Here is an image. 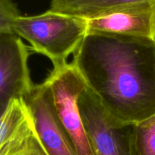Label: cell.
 <instances>
[{
    "mask_svg": "<svg viewBox=\"0 0 155 155\" xmlns=\"http://www.w3.org/2000/svg\"><path fill=\"white\" fill-rule=\"evenodd\" d=\"M72 64L106 112L135 124L155 115V42L88 33Z\"/></svg>",
    "mask_w": 155,
    "mask_h": 155,
    "instance_id": "6da1fadb",
    "label": "cell"
},
{
    "mask_svg": "<svg viewBox=\"0 0 155 155\" xmlns=\"http://www.w3.org/2000/svg\"><path fill=\"white\" fill-rule=\"evenodd\" d=\"M15 34L30 43L29 49L43 54L53 68L68 64L88 33L86 18L48 10L40 15L18 17L13 27Z\"/></svg>",
    "mask_w": 155,
    "mask_h": 155,
    "instance_id": "7a4b0ae2",
    "label": "cell"
},
{
    "mask_svg": "<svg viewBox=\"0 0 155 155\" xmlns=\"http://www.w3.org/2000/svg\"><path fill=\"white\" fill-rule=\"evenodd\" d=\"M44 81L51 92L58 119L77 155H95L78 105L86 84L74 65L53 68Z\"/></svg>",
    "mask_w": 155,
    "mask_h": 155,
    "instance_id": "3957f363",
    "label": "cell"
},
{
    "mask_svg": "<svg viewBox=\"0 0 155 155\" xmlns=\"http://www.w3.org/2000/svg\"><path fill=\"white\" fill-rule=\"evenodd\" d=\"M80 114L95 155H132L133 124L112 118L87 87L78 100Z\"/></svg>",
    "mask_w": 155,
    "mask_h": 155,
    "instance_id": "277c9868",
    "label": "cell"
},
{
    "mask_svg": "<svg viewBox=\"0 0 155 155\" xmlns=\"http://www.w3.org/2000/svg\"><path fill=\"white\" fill-rule=\"evenodd\" d=\"M36 134L47 155H77L58 119L51 92L45 81L34 85L23 98Z\"/></svg>",
    "mask_w": 155,
    "mask_h": 155,
    "instance_id": "5b68a950",
    "label": "cell"
},
{
    "mask_svg": "<svg viewBox=\"0 0 155 155\" xmlns=\"http://www.w3.org/2000/svg\"><path fill=\"white\" fill-rule=\"evenodd\" d=\"M29 56V47L21 38L0 33V116L13 98H23L33 87Z\"/></svg>",
    "mask_w": 155,
    "mask_h": 155,
    "instance_id": "8992f818",
    "label": "cell"
},
{
    "mask_svg": "<svg viewBox=\"0 0 155 155\" xmlns=\"http://www.w3.org/2000/svg\"><path fill=\"white\" fill-rule=\"evenodd\" d=\"M86 21L88 33L121 35L155 42V0L115 8Z\"/></svg>",
    "mask_w": 155,
    "mask_h": 155,
    "instance_id": "52a82bcc",
    "label": "cell"
},
{
    "mask_svg": "<svg viewBox=\"0 0 155 155\" xmlns=\"http://www.w3.org/2000/svg\"><path fill=\"white\" fill-rule=\"evenodd\" d=\"M151 0H51L50 10L82 18H91L110 9Z\"/></svg>",
    "mask_w": 155,
    "mask_h": 155,
    "instance_id": "ba28073f",
    "label": "cell"
},
{
    "mask_svg": "<svg viewBox=\"0 0 155 155\" xmlns=\"http://www.w3.org/2000/svg\"><path fill=\"white\" fill-rule=\"evenodd\" d=\"M30 120L31 116L24 100L13 98L0 116V150L18 136Z\"/></svg>",
    "mask_w": 155,
    "mask_h": 155,
    "instance_id": "9c48e42d",
    "label": "cell"
},
{
    "mask_svg": "<svg viewBox=\"0 0 155 155\" xmlns=\"http://www.w3.org/2000/svg\"><path fill=\"white\" fill-rule=\"evenodd\" d=\"M0 155H47L36 134L33 120L0 150Z\"/></svg>",
    "mask_w": 155,
    "mask_h": 155,
    "instance_id": "30bf717a",
    "label": "cell"
},
{
    "mask_svg": "<svg viewBox=\"0 0 155 155\" xmlns=\"http://www.w3.org/2000/svg\"><path fill=\"white\" fill-rule=\"evenodd\" d=\"M132 155H155V115L133 124Z\"/></svg>",
    "mask_w": 155,
    "mask_h": 155,
    "instance_id": "8fae6325",
    "label": "cell"
},
{
    "mask_svg": "<svg viewBox=\"0 0 155 155\" xmlns=\"http://www.w3.org/2000/svg\"><path fill=\"white\" fill-rule=\"evenodd\" d=\"M21 15L14 0H0V33H14V24Z\"/></svg>",
    "mask_w": 155,
    "mask_h": 155,
    "instance_id": "7c38bea8",
    "label": "cell"
}]
</instances>
